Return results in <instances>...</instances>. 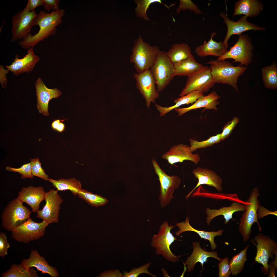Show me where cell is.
I'll return each mask as SVG.
<instances>
[{
    "label": "cell",
    "instance_id": "6da1fadb",
    "mask_svg": "<svg viewBox=\"0 0 277 277\" xmlns=\"http://www.w3.org/2000/svg\"><path fill=\"white\" fill-rule=\"evenodd\" d=\"M65 10L59 9L52 11L50 13L40 11L37 14L35 22V26H39V31L34 35L30 33L25 39L18 42V43L24 49H28L33 47L40 41L54 35L56 27L62 23V18Z\"/></svg>",
    "mask_w": 277,
    "mask_h": 277
},
{
    "label": "cell",
    "instance_id": "7a4b0ae2",
    "mask_svg": "<svg viewBox=\"0 0 277 277\" xmlns=\"http://www.w3.org/2000/svg\"><path fill=\"white\" fill-rule=\"evenodd\" d=\"M225 60H212L207 62L210 65L209 68L214 81L215 83L229 84L238 92V79L247 68L241 65L234 66L232 63Z\"/></svg>",
    "mask_w": 277,
    "mask_h": 277
},
{
    "label": "cell",
    "instance_id": "3957f363",
    "mask_svg": "<svg viewBox=\"0 0 277 277\" xmlns=\"http://www.w3.org/2000/svg\"><path fill=\"white\" fill-rule=\"evenodd\" d=\"M161 51L157 46H152L139 36L134 42L130 61L134 64L137 73L150 69Z\"/></svg>",
    "mask_w": 277,
    "mask_h": 277
},
{
    "label": "cell",
    "instance_id": "277c9868",
    "mask_svg": "<svg viewBox=\"0 0 277 277\" xmlns=\"http://www.w3.org/2000/svg\"><path fill=\"white\" fill-rule=\"evenodd\" d=\"M259 190L256 187L252 190L248 199L245 202L244 212L240 219L239 230L243 238L244 242L249 239L251 235L252 225L255 222L258 224L259 230L261 228L259 222L257 211L260 205V201L258 199L260 196Z\"/></svg>",
    "mask_w": 277,
    "mask_h": 277
},
{
    "label": "cell",
    "instance_id": "5b68a950",
    "mask_svg": "<svg viewBox=\"0 0 277 277\" xmlns=\"http://www.w3.org/2000/svg\"><path fill=\"white\" fill-rule=\"evenodd\" d=\"M175 226L169 225L167 221H165L160 226L157 233L152 237L151 242L156 254L162 255L167 261L173 262L178 261L181 256L175 255L170 248L171 244L177 240L171 232Z\"/></svg>",
    "mask_w": 277,
    "mask_h": 277
},
{
    "label": "cell",
    "instance_id": "8992f818",
    "mask_svg": "<svg viewBox=\"0 0 277 277\" xmlns=\"http://www.w3.org/2000/svg\"><path fill=\"white\" fill-rule=\"evenodd\" d=\"M23 203L17 197L10 202L3 210L1 216L2 225L7 231H11L30 217L32 211Z\"/></svg>",
    "mask_w": 277,
    "mask_h": 277
},
{
    "label": "cell",
    "instance_id": "52a82bcc",
    "mask_svg": "<svg viewBox=\"0 0 277 277\" xmlns=\"http://www.w3.org/2000/svg\"><path fill=\"white\" fill-rule=\"evenodd\" d=\"M155 80L159 93L164 90L174 77L173 63L165 52L160 51L150 69Z\"/></svg>",
    "mask_w": 277,
    "mask_h": 277
},
{
    "label": "cell",
    "instance_id": "ba28073f",
    "mask_svg": "<svg viewBox=\"0 0 277 277\" xmlns=\"http://www.w3.org/2000/svg\"><path fill=\"white\" fill-rule=\"evenodd\" d=\"M49 224L44 220L40 223L36 222L30 217L12 231L11 236L17 241L24 243L36 240L44 236L46 228Z\"/></svg>",
    "mask_w": 277,
    "mask_h": 277
},
{
    "label": "cell",
    "instance_id": "9c48e42d",
    "mask_svg": "<svg viewBox=\"0 0 277 277\" xmlns=\"http://www.w3.org/2000/svg\"><path fill=\"white\" fill-rule=\"evenodd\" d=\"M152 162L160 182L159 200L161 207L163 208L169 204L174 197L173 194L180 186L181 179L176 175L169 176L167 175L161 169L155 160L152 159Z\"/></svg>",
    "mask_w": 277,
    "mask_h": 277
},
{
    "label": "cell",
    "instance_id": "30bf717a",
    "mask_svg": "<svg viewBox=\"0 0 277 277\" xmlns=\"http://www.w3.org/2000/svg\"><path fill=\"white\" fill-rule=\"evenodd\" d=\"M234 45L224 54L217 59L225 60L233 59V62H239L242 65L248 66L251 62L254 46L251 38L247 35L241 34Z\"/></svg>",
    "mask_w": 277,
    "mask_h": 277
},
{
    "label": "cell",
    "instance_id": "8fae6325",
    "mask_svg": "<svg viewBox=\"0 0 277 277\" xmlns=\"http://www.w3.org/2000/svg\"><path fill=\"white\" fill-rule=\"evenodd\" d=\"M37 15L35 11L29 12L24 9L13 17L11 42L22 40L27 36L35 26Z\"/></svg>",
    "mask_w": 277,
    "mask_h": 277
},
{
    "label": "cell",
    "instance_id": "7c38bea8",
    "mask_svg": "<svg viewBox=\"0 0 277 277\" xmlns=\"http://www.w3.org/2000/svg\"><path fill=\"white\" fill-rule=\"evenodd\" d=\"M215 83L209 67L205 66L202 70L187 76L185 86L179 96L194 91L207 92L214 86Z\"/></svg>",
    "mask_w": 277,
    "mask_h": 277
},
{
    "label": "cell",
    "instance_id": "4fadbf2b",
    "mask_svg": "<svg viewBox=\"0 0 277 277\" xmlns=\"http://www.w3.org/2000/svg\"><path fill=\"white\" fill-rule=\"evenodd\" d=\"M254 240L257 248L255 261L262 264L265 271L269 272V259L273 260L277 252V244L270 236L261 233L255 236Z\"/></svg>",
    "mask_w": 277,
    "mask_h": 277
},
{
    "label": "cell",
    "instance_id": "5bb4252c",
    "mask_svg": "<svg viewBox=\"0 0 277 277\" xmlns=\"http://www.w3.org/2000/svg\"><path fill=\"white\" fill-rule=\"evenodd\" d=\"M57 191L52 189L45 193V204L41 210L37 212V218L42 219L49 224L58 222L60 205L63 200Z\"/></svg>",
    "mask_w": 277,
    "mask_h": 277
},
{
    "label": "cell",
    "instance_id": "9a60e30c",
    "mask_svg": "<svg viewBox=\"0 0 277 277\" xmlns=\"http://www.w3.org/2000/svg\"><path fill=\"white\" fill-rule=\"evenodd\" d=\"M134 77L136 81V87L145 100L148 108L151 103H155V100L159 96L151 72L149 70L141 73L135 74Z\"/></svg>",
    "mask_w": 277,
    "mask_h": 277
},
{
    "label": "cell",
    "instance_id": "2e32d148",
    "mask_svg": "<svg viewBox=\"0 0 277 277\" xmlns=\"http://www.w3.org/2000/svg\"><path fill=\"white\" fill-rule=\"evenodd\" d=\"M220 16L223 19L227 27V33L223 41L227 46H228V40L233 35L236 34L239 35L242 33L250 30L263 31L266 29L264 27L250 23L247 20V17L244 15L242 16L239 20L235 22L230 20L227 15L224 13H220Z\"/></svg>",
    "mask_w": 277,
    "mask_h": 277
},
{
    "label": "cell",
    "instance_id": "e0dca14e",
    "mask_svg": "<svg viewBox=\"0 0 277 277\" xmlns=\"http://www.w3.org/2000/svg\"><path fill=\"white\" fill-rule=\"evenodd\" d=\"M190 147L188 145L182 143L173 145L162 155V157L171 165L187 160L192 162L196 165L201 160L200 156L198 153L193 154Z\"/></svg>",
    "mask_w": 277,
    "mask_h": 277
},
{
    "label": "cell",
    "instance_id": "ac0fdd59",
    "mask_svg": "<svg viewBox=\"0 0 277 277\" xmlns=\"http://www.w3.org/2000/svg\"><path fill=\"white\" fill-rule=\"evenodd\" d=\"M35 86L37 108L40 113L44 115L48 116L49 101L53 98L59 97L62 94V92L56 88L52 89L48 88L40 77L36 82Z\"/></svg>",
    "mask_w": 277,
    "mask_h": 277
},
{
    "label": "cell",
    "instance_id": "d6986e66",
    "mask_svg": "<svg viewBox=\"0 0 277 277\" xmlns=\"http://www.w3.org/2000/svg\"><path fill=\"white\" fill-rule=\"evenodd\" d=\"M192 173L198 179V181L196 186L186 195V199L189 198L197 188L202 184L213 187L219 192L222 191L223 180L220 176L213 171L199 167L194 169Z\"/></svg>",
    "mask_w": 277,
    "mask_h": 277
},
{
    "label": "cell",
    "instance_id": "ffe728a7",
    "mask_svg": "<svg viewBox=\"0 0 277 277\" xmlns=\"http://www.w3.org/2000/svg\"><path fill=\"white\" fill-rule=\"evenodd\" d=\"M33 48L28 49L27 54L22 58L19 59V56L16 55L11 64L5 66L8 71H11L16 76L25 72L28 73L32 71L36 64L40 59L37 55L35 54Z\"/></svg>",
    "mask_w": 277,
    "mask_h": 277
},
{
    "label": "cell",
    "instance_id": "44dd1931",
    "mask_svg": "<svg viewBox=\"0 0 277 277\" xmlns=\"http://www.w3.org/2000/svg\"><path fill=\"white\" fill-rule=\"evenodd\" d=\"M45 193L42 186H29L22 188L18 192V197L22 202L30 206L32 212H37L41 202L45 200Z\"/></svg>",
    "mask_w": 277,
    "mask_h": 277
},
{
    "label": "cell",
    "instance_id": "7402d4cb",
    "mask_svg": "<svg viewBox=\"0 0 277 277\" xmlns=\"http://www.w3.org/2000/svg\"><path fill=\"white\" fill-rule=\"evenodd\" d=\"M21 263L26 269L34 267L37 270L41 271L42 274H48L52 277H59L56 268L50 265L45 258L41 256L36 249L32 250L29 258L23 259Z\"/></svg>",
    "mask_w": 277,
    "mask_h": 277
},
{
    "label": "cell",
    "instance_id": "603a6c76",
    "mask_svg": "<svg viewBox=\"0 0 277 277\" xmlns=\"http://www.w3.org/2000/svg\"><path fill=\"white\" fill-rule=\"evenodd\" d=\"M216 34L215 32H213L207 42L205 41L203 44L196 48L195 52L198 56L202 57L212 55L219 57L228 51V46L223 41L217 42L213 39V37Z\"/></svg>",
    "mask_w": 277,
    "mask_h": 277
},
{
    "label": "cell",
    "instance_id": "cb8c5ba5",
    "mask_svg": "<svg viewBox=\"0 0 277 277\" xmlns=\"http://www.w3.org/2000/svg\"><path fill=\"white\" fill-rule=\"evenodd\" d=\"M193 251L192 254L187 258L184 263L187 268V271L191 272L194 270V267L196 263L200 262L203 268L204 263L206 262L209 257H212L216 259L220 262L222 259L217 257L218 254L215 251L207 252L202 249L199 242H194L192 243Z\"/></svg>",
    "mask_w": 277,
    "mask_h": 277
},
{
    "label": "cell",
    "instance_id": "d4e9b609",
    "mask_svg": "<svg viewBox=\"0 0 277 277\" xmlns=\"http://www.w3.org/2000/svg\"><path fill=\"white\" fill-rule=\"evenodd\" d=\"M262 2L258 0H240L234 5L233 17L243 15L247 17L257 16L263 9Z\"/></svg>",
    "mask_w": 277,
    "mask_h": 277
},
{
    "label": "cell",
    "instance_id": "484cf974",
    "mask_svg": "<svg viewBox=\"0 0 277 277\" xmlns=\"http://www.w3.org/2000/svg\"><path fill=\"white\" fill-rule=\"evenodd\" d=\"M220 97V96L216 92L213 91L206 96L203 95L199 97L192 105L189 107L181 108H175L174 110L178 113V116H181L191 110L201 107L217 111L216 106L220 104L218 100Z\"/></svg>",
    "mask_w": 277,
    "mask_h": 277
},
{
    "label": "cell",
    "instance_id": "4316f807",
    "mask_svg": "<svg viewBox=\"0 0 277 277\" xmlns=\"http://www.w3.org/2000/svg\"><path fill=\"white\" fill-rule=\"evenodd\" d=\"M245 204L240 202H232L229 206H224L218 209H211L209 208L206 209L207 215L206 221L210 225L211 221L215 217L222 215L225 219L224 224H227L230 220L232 219L233 213L238 211H244L245 210Z\"/></svg>",
    "mask_w": 277,
    "mask_h": 277
},
{
    "label": "cell",
    "instance_id": "83f0119b",
    "mask_svg": "<svg viewBox=\"0 0 277 277\" xmlns=\"http://www.w3.org/2000/svg\"><path fill=\"white\" fill-rule=\"evenodd\" d=\"M177 226L179 230L176 232L175 234L179 236L183 232L187 231H192L197 233L201 238L208 240L211 244V249L214 250L216 248L217 245L214 241V239L215 236L221 235L223 232L222 230L217 231L207 232L196 230L192 227L189 223V219L188 216L186 218L185 221L177 223Z\"/></svg>",
    "mask_w": 277,
    "mask_h": 277
},
{
    "label": "cell",
    "instance_id": "f1b7e54d",
    "mask_svg": "<svg viewBox=\"0 0 277 277\" xmlns=\"http://www.w3.org/2000/svg\"><path fill=\"white\" fill-rule=\"evenodd\" d=\"M173 64L175 69L174 77L188 76L202 70L205 67L197 62L193 55Z\"/></svg>",
    "mask_w": 277,
    "mask_h": 277
},
{
    "label": "cell",
    "instance_id": "f546056e",
    "mask_svg": "<svg viewBox=\"0 0 277 277\" xmlns=\"http://www.w3.org/2000/svg\"><path fill=\"white\" fill-rule=\"evenodd\" d=\"M204 95L201 92L196 91L192 92L184 96L175 100V104L169 107H163L155 103V106L160 112V116H163L165 114L175 108L184 104H193L200 97Z\"/></svg>",
    "mask_w": 277,
    "mask_h": 277
},
{
    "label": "cell",
    "instance_id": "4dcf8cb0",
    "mask_svg": "<svg viewBox=\"0 0 277 277\" xmlns=\"http://www.w3.org/2000/svg\"><path fill=\"white\" fill-rule=\"evenodd\" d=\"M166 54L173 63L179 62L193 55L191 47L187 43H176L172 45Z\"/></svg>",
    "mask_w": 277,
    "mask_h": 277
},
{
    "label": "cell",
    "instance_id": "1f68e13d",
    "mask_svg": "<svg viewBox=\"0 0 277 277\" xmlns=\"http://www.w3.org/2000/svg\"><path fill=\"white\" fill-rule=\"evenodd\" d=\"M48 181L57 189V191L70 190L75 196L77 195L79 191L82 189L80 181L74 178L61 179L58 180L48 178Z\"/></svg>",
    "mask_w": 277,
    "mask_h": 277
},
{
    "label": "cell",
    "instance_id": "d6a6232c",
    "mask_svg": "<svg viewBox=\"0 0 277 277\" xmlns=\"http://www.w3.org/2000/svg\"><path fill=\"white\" fill-rule=\"evenodd\" d=\"M262 78L265 87L275 90L277 88V67L273 63L270 66L265 67L262 70Z\"/></svg>",
    "mask_w": 277,
    "mask_h": 277
},
{
    "label": "cell",
    "instance_id": "836d02e7",
    "mask_svg": "<svg viewBox=\"0 0 277 277\" xmlns=\"http://www.w3.org/2000/svg\"><path fill=\"white\" fill-rule=\"evenodd\" d=\"M1 276L2 277H38V275L35 269L32 268L26 269L23 267L21 263L18 265L13 264L9 269L3 272Z\"/></svg>",
    "mask_w": 277,
    "mask_h": 277
},
{
    "label": "cell",
    "instance_id": "e575fe53",
    "mask_svg": "<svg viewBox=\"0 0 277 277\" xmlns=\"http://www.w3.org/2000/svg\"><path fill=\"white\" fill-rule=\"evenodd\" d=\"M250 246L248 244L238 254L233 256L229 262L232 275L236 276L239 274L244 268L247 259V251Z\"/></svg>",
    "mask_w": 277,
    "mask_h": 277
},
{
    "label": "cell",
    "instance_id": "d590c367",
    "mask_svg": "<svg viewBox=\"0 0 277 277\" xmlns=\"http://www.w3.org/2000/svg\"><path fill=\"white\" fill-rule=\"evenodd\" d=\"M77 195L90 205L96 207L104 205L108 202L105 198L82 188L79 191Z\"/></svg>",
    "mask_w": 277,
    "mask_h": 277
},
{
    "label": "cell",
    "instance_id": "8d00e7d4",
    "mask_svg": "<svg viewBox=\"0 0 277 277\" xmlns=\"http://www.w3.org/2000/svg\"><path fill=\"white\" fill-rule=\"evenodd\" d=\"M137 6L135 9L136 15L140 18H142L145 20L150 22L147 14V11L149 6L152 4L158 3L162 4L169 9L171 7L175 5L172 4L170 6H168L167 5L164 4L161 0H136L135 1Z\"/></svg>",
    "mask_w": 277,
    "mask_h": 277
},
{
    "label": "cell",
    "instance_id": "74e56055",
    "mask_svg": "<svg viewBox=\"0 0 277 277\" xmlns=\"http://www.w3.org/2000/svg\"><path fill=\"white\" fill-rule=\"evenodd\" d=\"M190 145V149L192 152L197 149L205 148L213 146L215 144L220 142L221 141V133L210 137L207 140L199 141L192 138L189 139Z\"/></svg>",
    "mask_w": 277,
    "mask_h": 277
},
{
    "label": "cell",
    "instance_id": "f35d334b",
    "mask_svg": "<svg viewBox=\"0 0 277 277\" xmlns=\"http://www.w3.org/2000/svg\"><path fill=\"white\" fill-rule=\"evenodd\" d=\"M179 5L176 9V12L180 13L182 11L188 10L197 15L202 14V11L197 6L190 0H180Z\"/></svg>",
    "mask_w": 277,
    "mask_h": 277
},
{
    "label": "cell",
    "instance_id": "ab89813d",
    "mask_svg": "<svg viewBox=\"0 0 277 277\" xmlns=\"http://www.w3.org/2000/svg\"><path fill=\"white\" fill-rule=\"evenodd\" d=\"M30 161L33 175L40 177L45 181H48V176L46 174L42 167L39 158L31 159Z\"/></svg>",
    "mask_w": 277,
    "mask_h": 277
},
{
    "label": "cell",
    "instance_id": "60d3db41",
    "mask_svg": "<svg viewBox=\"0 0 277 277\" xmlns=\"http://www.w3.org/2000/svg\"><path fill=\"white\" fill-rule=\"evenodd\" d=\"M6 170L9 171L18 173L21 175V178L22 179L27 178L32 179L33 178L34 176L32 174V166L30 162L25 164L20 167L17 168L7 166L6 167Z\"/></svg>",
    "mask_w": 277,
    "mask_h": 277
},
{
    "label": "cell",
    "instance_id": "b9f144b4",
    "mask_svg": "<svg viewBox=\"0 0 277 277\" xmlns=\"http://www.w3.org/2000/svg\"><path fill=\"white\" fill-rule=\"evenodd\" d=\"M151 264V262H149L140 267L134 268L131 270L129 272L124 271L123 277H137L141 274L145 273L150 275L152 277H156V276L155 275L150 273L148 270V269Z\"/></svg>",
    "mask_w": 277,
    "mask_h": 277
},
{
    "label": "cell",
    "instance_id": "7bdbcfd3",
    "mask_svg": "<svg viewBox=\"0 0 277 277\" xmlns=\"http://www.w3.org/2000/svg\"><path fill=\"white\" fill-rule=\"evenodd\" d=\"M239 122V119L236 117L228 122L224 126L221 133V141H224L231 134L233 130Z\"/></svg>",
    "mask_w": 277,
    "mask_h": 277
},
{
    "label": "cell",
    "instance_id": "ee69618b",
    "mask_svg": "<svg viewBox=\"0 0 277 277\" xmlns=\"http://www.w3.org/2000/svg\"><path fill=\"white\" fill-rule=\"evenodd\" d=\"M229 258L227 257L220 262L218 264L219 277H228L231 273Z\"/></svg>",
    "mask_w": 277,
    "mask_h": 277
},
{
    "label": "cell",
    "instance_id": "f6af8a7d",
    "mask_svg": "<svg viewBox=\"0 0 277 277\" xmlns=\"http://www.w3.org/2000/svg\"><path fill=\"white\" fill-rule=\"evenodd\" d=\"M6 235L4 233H0V256L3 258L7 254V250L10 247Z\"/></svg>",
    "mask_w": 277,
    "mask_h": 277
},
{
    "label": "cell",
    "instance_id": "bcb514c9",
    "mask_svg": "<svg viewBox=\"0 0 277 277\" xmlns=\"http://www.w3.org/2000/svg\"><path fill=\"white\" fill-rule=\"evenodd\" d=\"M44 9L48 12L50 11H55L59 9L60 1L58 0H42Z\"/></svg>",
    "mask_w": 277,
    "mask_h": 277
},
{
    "label": "cell",
    "instance_id": "7dc6e473",
    "mask_svg": "<svg viewBox=\"0 0 277 277\" xmlns=\"http://www.w3.org/2000/svg\"><path fill=\"white\" fill-rule=\"evenodd\" d=\"M43 6L42 0H28L27 4L24 8L29 12L35 11V8L38 6Z\"/></svg>",
    "mask_w": 277,
    "mask_h": 277
},
{
    "label": "cell",
    "instance_id": "c3c4849f",
    "mask_svg": "<svg viewBox=\"0 0 277 277\" xmlns=\"http://www.w3.org/2000/svg\"><path fill=\"white\" fill-rule=\"evenodd\" d=\"M98 277H123V275L118 270H108L102 272Z\"/></svg>",
    "mask_w": 277,
    "mask_h": 277
},
{
    "label": "cell",
    "instance_id": "681fc988",
    "mask_svg": "<svg viewBox=\"0 0 277 277\" xmlns=\"http://www.w3.org/2000/svg\"><path fill=\"white\" fill-rule=\"evenodd\" d=\"M0 82L3 88H5L3 84H4L5 86H6L7 82L6 75L8 71L7 70H5L3 68V66L2 65H0Z\"/></svg>",
    "mask_w": 277,
    "mask_h": 277
},
{
    "label": "cell",
    "instance_id": "f907efd6",
    "mask_svg": "<svg viewBox=\"0 0 277 277\" xmlns=\"http://www.w3.org/2000/svg\"><path fill=\"white\" fill-rule=\"evenodd\" d=\"M264 213L263 217L269 214L274 215L277 216V211L271 212L262 206H260L257 211V214Z\"/></svg>",
    "mask_w": 277,
    "mask_h": 277
},
{
    "label": "cell",
    "instance_id": "816d5d0a",
    "mask_svg": "<svg viewBox=\"0 0 277 277\" xmlns=\"http://www.w3.org/2000/svg\"><path fill=\"white\" fill-rule=\"evenodd\" d=\"M65 120L64 119L60 120L59 119H57L54 120L51 126L53 130H56L60 123L62 122H63Z\"/></svg>",
    "mask_w": 277,
    "mask_h": 277
},
{
    "label": "cell",
    "instance_id": "f5cc1de1",
    "mask_svg": "<svg viewBox=\"0 0 277 277\" xmlns=\"http://www.w3.org/2000/svg\"><path fill=\"white\" fill-rule=\"evenodd\" d=\"M63 122H61L59 124L56 130L60 132H62L64 131L65 128V126Z\"/></svg>",
    "mask_w": 277,
    "mask_h": 277
}]
</instances>
